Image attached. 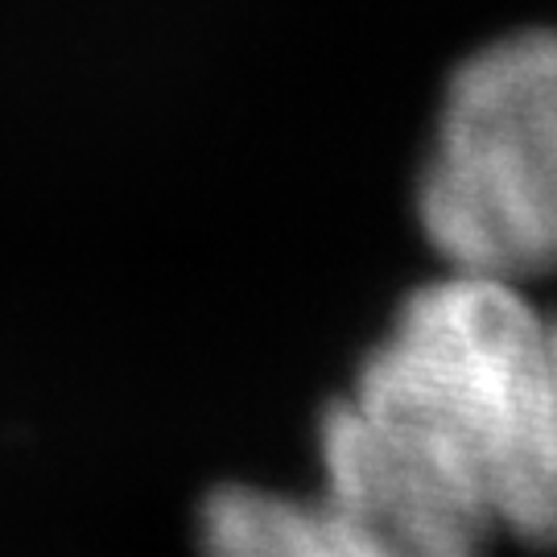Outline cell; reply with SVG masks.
I'll use <instances>...</instances> for the list:
<instances>
[{
  "mask_svg": "<svg viewBox=\"0 0 557 557\" xmlns=\"http://www.w3.org/2000/svg\"><path fill=\"white\" fill-rule=\"evenodd\" d=\"M418 220L455 273H557V29L496 38L450 75Z\"/></svg>",
  "mask_w": 557,
  "mask_h": 557,
  "instance_id": "7a4b0ae2",
  "label": "cell"
},
{
  "mask_svg": "<svg viewBox=\"0 0 557 557\" xmlns=\"http://www.w3.org/2000/svg\"><path fill=\"white\" fill-rule=\"evenodd\" d=\"M319 467L322 492L405 557H487L499 537L475 499L351 397L322 413Z\"/></svg>",
  "mask_w": 557,
  "mask_h": 557,
  "instance_id": "3957f363",
  "label": "cell"
},
{
  "mask_svg": "<svg viewBox=\"0 0 557 557\" xmlns=\"http://www.w3.org/2000/svg\"><path fill=\"white\" fill-rule=\"evenodd\" d=\"M202 557H405L326 492L223 483L199 508Z\"/></svg>",
  "mask_w": 557,
  "mask_h": 557,
  "instance_id": "277c9868",
  "label": "cell"
},
{
  "mask_svg": "<svg viewBox=\"0 0 557 557\" xmlns=\"http://www.w3.org/2000/svg\"><path fill=\"white\" fill-rule=\"evenodd\" d=\"M549 322H554V363H557V314H549Z\"/></svg>",
  "mask_w": 557,
  "mask_h": 557,
  "instance_id": "5b68a950",
  "label": "cell"
},
{
  "mask_svg": "<svg viewBox=\"0 0 557 557\" xmlns=\"http://www.w3.org/2000/svg\"><path fill=\"white\" fill-rule=\"evenodd\" d=\"M347 397L492 517L557 549L554 322L512 281L455 273L400 301Z\"/></svg>",
  "mask_w": 557,
  "mask_h": 557,
  "instance_id": "6da1fadb",
  "label": "cell"
}]
</instances>
